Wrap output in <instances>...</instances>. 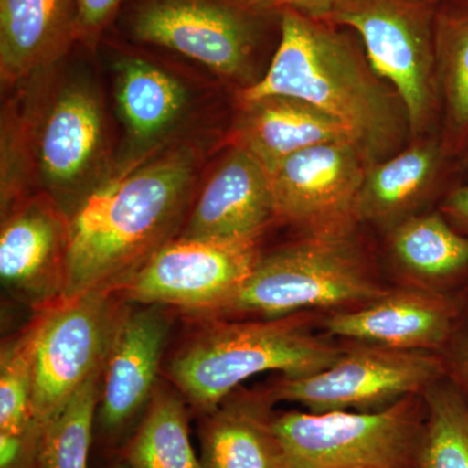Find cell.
I'll list each match as a JSON object with an SVG mask.
<instances>
[{
    "mask_svg": "<svg viewBox=\"0 0 468 468\" xmlns=\"http://www.w3.org/2000/svg\"><path fill=\"white\" fill-rule=\"evenodd\" d=\"M192 146L162 150L111 175L69 218L61 300L117 292L169 241L183 223L197 172Z\"/></svg>",
    "mask_w": 468,
    "mask_h": 468,
    "instance_id": "6da1fadb",
    "label": "cell"
},
{
    "mask_svg": "<svg viewBox=\"0 0 468 468\" xmlns=\"http://www.w3.org/2000/svg\"><path fill=\"white\" fill-rule=\"evenodd\" d=\"M54 66L34 73L2 132V214L27 199V184L70 218L104 180L107 124L100 94L82 77L58 81Z\"/></svg>",
    "mask_w": 468,
    "mask_h": 468,
    "instance_id": "7a4b0ae2",
    "label": "cell"
},
{
    "mask_svg": "<svg viewBox=\"0 0 468 468\" xmlns=\"http://www.w3.org/2000/svg\"><path fill=\"white\" fill-rule=\"evenodd\" d=\"M271 95L313 104L349 129L369 165L401 144L402 101H397L345 34L334 24L282 11V38L266 75L242 91L241 101ZM405 110V109H403Z\"/></svg>",
    "mask_w": 468,
    "mask_h": 468,
    "instance_id": "3957f363",
    "label": "cell"
},
{
    "mask_svg": "<svg viewBox=\"0 0 468 468\" xmlns=\"http://www.w3.org/2000/svg\"><path fill=\"white\" fill-rule=\"evenodd\" d=\"M307 313L203 329L169 360L167 375L194 409H218L243 381L263 372L302 378L329 367L344 349L311 331Z\"/></svg>",
    "mask_w": 468,
    "mask_h": 468,
    "instance_id": "277c9868",
    "label": "cell"
},
{
    "mask_svg": "<svg viewBox=\"0 0 468 468\" xmlns=\"http://www.w3.org/2000/svg\"><path fill=\"white\" fill-rule=\"evenodd\" d=\"M385 292L351 236H307L261 255L241 292L218 315L273 319L314 309H354Z\"/></svg>",
    "mask_w": 468,
    "mask_h": 468,
    "instance_id": "5b68a950",
    "label": "cell"
},
{
    "mask_svg": "<svg viewBox=\"0 0 468 468\" xmlns=\"http://www.w3.org/2000/svg\"><path fill=\"white\" fill-rule=\"evenodd\" d=\"M426 421L423 394L374 412L273 415L286 468H417Z\"/></svg>",
    "mask_w": 468,
    "mask_h": 468,
    "instance_id": "8992f818",
    "label": "cell"
},
{
    "mask_svg": "<svg viewBox=\"0 0 468 468\" xmlns=\"http://www.w3.org/2000/svg\"><path fill=\"white\" fill-rule=\"evenodd\" d=\"M448 375L446 360L436 351L359 344L316 374L277 378L267 397L300 403L311 412H374L423 394Z\"/></svg>",
    "mask_w": 468,
    "mask_h": 468,
    "instance_id": "52a82bcc",
    "label": "cell"
},
{
    "mask_svg": "<svg viewBox=\"0 0 468 468\" xmlns=\"http://www.w3.org/2000/svg\"><path fill=\"white\" fill-rule=\"evenodd\" d=\"M329 23L359 34L369 66L396 89L410 133L427 129L439 90L435 34L427 8L418 0H345Z\"/></svg>",
    "mask_w": 468,
    "mask_h": 468,
    "instance_id": "ba28073f",
    "label": "cell"
},
{
    "mask_svg": "<svg viewBox=\"0 0 468 468\" xmlns=\"http://www.w3.org/2000/svg\"><path fill=\"white\" fill-rule=\"evenodd\" d=\"M94 291L60 300L37 316L33 420L39 432L104 367L120 315L112 295Z\"/></svg>",
    "mask_w": 468,
    "mask_h": 468,
    "instance_id": "9c48e42d",
    "label": "cell"
},
{
    "mask_svg": "<svg viewBox=\"0 0 468 468\" xmlns=\"http://www.w3.org/2000/svg\"><path fill=\"white\" fill-rule=\"evenodd\" d=\"M261 237L239 239H172L124 286L137 304L177 307L218 316L241 292L261 261Z\"/></svg>",
    "mask_w": 468,
    "mask_h": 468,
    "instance_id": "30bf717a",
    "label": "cell"
},
{
    "mask_svg": "<svg viewBox=\"0 0 468 468\" xmlns=\"http://www.w3.org/2000/svg\"><path fill=\"white\" fill-rule=\"evenodd\" d=\"M368 165L353 140L292 154L268 174L276 218L307 236H351L359 223V193Z\"/></svg>",
    "mask_w": 468,
    "mask_h": 468,
    "instance_id": "8fae6325",
    "label": "cell"
},
{
    "mask_svg": "<svg viewBox=\"0 0 468 468\" xmlns=\"http://www.w3.org/2000/svg\"><path fill=\"white\" fill-rule=\"evenodd\" d=\"M132 32L138 41L180 52L236 80L250 69L258 27L237 0H144Z\"/></svg>",
    "mask_w": 468,
    "mask_h": 468,
    "instance_id": "7c38bea8",
    "label": "cell"
},
{
    "mask_svg": "<svg viewBox=\"0 0 468 468\" xmlns=\"http://www.w3.org/2000/svg\"><path fill=\"white\" fill-rule=\"evenodd\" d=\"M69 243V217L39 193L3 215L0 279L17 301L38 311L61 300Z\"/></svg>",
    "mask_w": 468,
    "mask_h": 468,
    "instance_id": "4fadbf2b",
    "label": "cell"
},
{
    "mask_svg": "<svg viewBox=\"0 0 468 468\" xmlns=\"http://www.w3.org/2000/svg\"><path fill=\"white\" fill-rule=\"evenodd\" d=\"M463 297L432 289L387 291L363 306L332 314L326 334L399 350L440 351L451 341Z\"/></svg>",
    "mask_w": 468,
    "mask_h": 468,
    "instance_id": "5bb4252c",
    "label": "cell"
},
{
    "mask_svg": "<svg viewBox=\"0 0 468 468\" xmlns=\"http://www.w3.org/2000/svg\"><path fill=\"white\" fill-rule=\"evenodd\" d=\"M171 328L165 307L141 304L120 311L101 377L100 419L117 432L147 409L156 388Z\"/></svg>",
    "mask_w": 468,
    "mask_h": 468,
    "instance_id": "9a60e30c",
    "label": "cell"
},
{
    "mask_svg": "<svg viewBox=\"0 0 468 468\" xmlns=\"http://www.w3.org/2000/svg\"><path fill=\"white\" fill-rule=\"evenodd\" d=\"M276 218L270 176L249 151L234 147L203 187L181 239L261 237Z\"/></svg>",
    "mask_w": 468,
    "mask_h": 468,
    "instance_id": "2e32d148",
    "label": "cell"
},
{
    "mask_svg": "<svg viewBox=\"0 0 468 468\" xmlns=\"http://www.w3.org/2000/svg\"><path fill=\"white\" fill-rule=\"evenodd\" d=\"M113 75L117 112L131 147L119 174L160 153V144L184 122L190 97L181 81L146 58H120Z\"/></svg>",
    "mask_w": 468,
    "mask_h": 468,
    "instance_id": "e0dca14e",
    "label": "cell"
},
{
    "mask_svg": "<svg viewBox=\"0 0 468 468\" xmlns=\"http://www.w3.org/2000/svg\"><path fill=\"white\" fill-rule=\"evenodd\" d=\"M76 34V0H0L3 84L57 64Z\"/></svg>",
    "mask_w": 468,
    "mask_h": 468,
    "instance_id": "ac0fdd59",
    "label": "cell"
},
{
    "mask_svg": "<svg viewBox=\"0 0 468 468\" xmlns=\"http://www.w3.org/2000/svg\"><path fill=\"white\" fill-rule=\"evenodd\" d=\"M242 104L237 146L249 151L268 174L298 151L332 141H354L349 129L335 117L295 98L271 95Z\"/></svg>",
    "mask_w": 468,
    "mask_h": 468,
    "instance_id": "d6986e66",
    "label": "cell"
},
{
    "mask_svg": "<svg viewBox=\"0 0 468 468\" xmlns=\"http://www.w3.org/2000/svg\"><path fill=\"white\" fill-rule=\"evenodd\" d=\"M267 396L228 397L202 428L205 468H286Z\"/></svg>",
    "mask_w": 468,
    "mask_h": 468,
    "instance_id": "ffe728a7",
    "label": "cell"
},
{
    "mask_svg": "<svg viewBox=\"0 0 468 468\" xmlns=\"http://www.w3.org/2000/svg\"><path fill=\"white\" fill-rule=\"evenodd\" d=\"M440 163V147L435 143H421L368 165L359 193V223L405 220L432 186Z\"/></svg>",
    "mask_w": 468,
    "mask_h": 468,
    "instance_id": "44dd1931",
    "label": "cell"
},
{
    "mask_svg": "<svg viewBox=\"0 0 468 468\" xmlns=\"http://www.w3.org/2000/svg\"><path fill=\"white\" fill-rule=\"evenodd\" d=\"M392 251L411 275L439 285L468 280V236L442 214L406 218L394 227Z\"/></svg>",
    "mask_w": 468,
    "mask_h": 468,
    "instance_id": "7402d4cb",
    "label": "cell"
},
{
    "mask_svg": "<svg viewBox=\"0 0 468 468\" xmlns=\"http://www.w3.org/2000/svg\"><path fill=\"white\" fill-rule=\"evenodd\" d=\"M176 388H156L125 451L128 468H205L189 437L186 406Z\"/></svg>",
    "mask_w": 468,
    "mask_h": 468,
    "instance_id": "603a6c76",
    "label": "cell"
},
{
    "mask_svg": "<svg viewBox=\"0 0 468 468\" xmlns=\"http://www.w3.org/2000/svg\"><path fill=\"white\" fill-rule=\"evenodd\" d=\"M426 421L417 468H468V399L452 378L423 393Z\"/></svg>",
    "mask_w": 468,
    "mask_h": 468,
    "instance_id": "cb8c5ba5",
    "label": "cell"
},
{
    "mask_svg": "<svg viewBox=\"0 0 468 468\" xmlns=\"http://www.w3.org/2000/svg\"><path fill=\"white\" fill-rule=\"evenodd\" d=\"M435 55L437 86L445 104L449 146L458 150L468 138V8L439 17Z\"/></svg>",
    "mask_w": 468,
    "mask_h": 468,
    "instance_id": "d4e9b609",
    "label": "cell"
},
{
    "mask_svg": "<svg viewBox=\"0 0 468 468\" xmlns=\"http://www.w3.org/2000/svg\"><path fill=\"white\" fill-rule=\"evenodd\" d=\"M103 369L95 372L57 417L43 428L38 445L42 468H88Z\"/></svg>",
    "mask_w": 468,
    "mask_h": 468,
    "instance_id": "484cf974",
    "label": "cell"
},
{
    "mask_svg": "<svg viewBox=\"0 0 468 468\" xmlns=\"http://www.w3.org/2000/svg\"><path fill=\"white\" fill-rule=\"evenodd\" d=\"M37 319L0 353V435H41L33 420Z\"/></svg>",
    "mask_w": 468,
    "mask_h": 468,
    "instance_id": "4316f807",
    "label": "cell"
},
{
    "mask_svg": "<svg viewBox=\"0 0 468 468\" xmlns=\"http://www.w3.org/2000/svg\"><path fill=\"white\" fill-rule=\"evenodd\" d=\"M443 350L445 354L442 353V356L449 369L448 377L455 381L468 399V285L454 332Z\"/></svg>",
    "mask_w": 468,
    "mask_h": 468,
    "instance_id": "83f0119b",
    "label": "cell"
},
{
    "mask_svg": "<svg viewBox=\"0 0 468 468\" xmlns=\"http://www.w3.org/2000/svg\"><path fill=\"white\" fill-rule=\"evenodd\" d=\"M122 0H76L77 29L84 36L97 34L109 23Z\"/></svg>",
    "mask_w": 468,
    "mask_h": 468,
    "instance_id": "f1b7e54d",
    "label": "cell"
},
{
    "mask_svg": "<svg viewBox=\"0 0 468 468\" xmlns=\"http://www.w3.org/2000/svg\"><path fill=\"white\" fill-rule=\"evenodd\" d=\"M254 5L276 7L285 11L298 12L303 16L315 20L331 21L335 9L340 7L345 0H250Z\"/></svg>",
    "mask_w": 468,
    "mask_h": 468,
    "instance_id": "f546056e",
    "label": "cell"
},
{
    "mask_svg": "<svg viewBox=\"0 0 468 468\" xmlns=\"http://www.w3.org/2000/svg\"><path fill=\"white\" fill-rule=\"evenodd\" d=\"M442 215L455 229L468 236V185L448 194L442 203Z\"/></svg>",
    "mask_w": 468,
    "mask_h": 468,
    "instance_id": "4dcf8cb0",
    "label": "cell"
},
{
    "mask_svg": "<svg viewBox=\"0 0 468 468\" xmlns=\"http://www.w3.org/2000/svg\"><path fill=\"white\" fill-rule=\"evenodd\" d=\"M463 167L467 169L468 171V151L466 153V155H464L463 159Z\"/></svg>",
    "mask_w": 468,
    "mask_h": 468,
    "instance_id": "1f68e13d",
    "label": "cell"
},
{
    "mask_svg": "<svg viewBox=\"0 0 468 468\" xmlns=\"http://www.w3.org/2000/svg\"><path fill=\"white\" fill-rule=\"evenodd\" d=\"M112 468H128V467H124V466H117V467H112Z\"/></svg>",
    "mask_w": 468,
    "mask_h": 468,
    "instance_id": "d6a6232c",
    "label": "cell"
}]
</instances>
